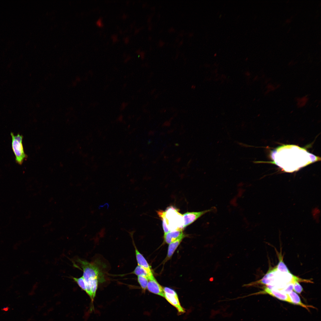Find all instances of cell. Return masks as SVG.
<instances>
[{"label":"cell","mask_w":321,"mask_h":321,"mask_svg":"<svg viewBox=\"0 0 321 321\" xmlns=\"http://www.w3.org/2000/svg\"><path fill=\"white\" fill-rule=\"evenodd\" d=\"M12 137V147L15 156V160L16 163L19 165H21L27 156L25 153L22 140L23 136L18 134L15 135L11 132L10 133Z\"/></svg>","instance_id":"4"},{"label":"cell","mask_w":321,"mask_h":321,"mask_svg":"<svg viewBox=\"0 0 321 321\" xmlns=\"http://www.w3.org/2000/svg\"><path fill=\"white\" fill-rule=\"evenodd\" d=\"M137 276H141L150 278V276L147 271L143 268L138 265L132 273Z\"/></svg>","instance_id":"14"},{"label":"cell","mask_w":321,"mask_h":321,"mask_svg":"<svg viewBox=\"0 0 321 321\" xmlns=\"http://www.w3.org/2000/svg\"><path fill=\"white\" fill-rule=\"evenodd\" d=\"M159 217L165 222L169 232L184 229L182 215L178 209L172 207H168L165 211H157Z\"/></svg>","instance_id":"3"},{"label":"cell","mask_w":321,"mask_h":321,"mask_svg":"<svg viewBox=\"0 0 321 321\" xmlns=\"http://www.w3.org/2000/svg\"><path fill=\"white\" fill-rule=\"evenodd\" d=\"M183 229L176 230L169 232L164 234V239L166 243L169 244L175 241L184 233Z\"/></svg>","instance_id":"11"},{"label":"cell","mask_w":321,"mask_h":321,"mask_svg":"<svg viewBox=\"0 0 321 321\" xmlns=\"http://www.w3.org/2000/svg\"><path fill=\"white\" fill-rule=\"evenodd\" d=\"M293 289L296 293L300 294L303 290V288L298 282L295 281L293 282Z\"/></svg>","instance_id":"18"},{"label":"cell","mask_w":321,"mask_h":321,"mask_svg":"<svg viewBox=\"0 0 321 321\" xmlns=\"http://www.w3.org/2000/svg\"><path fill=\"white\" fill-rule=\"evenodd\" d=\"M276 268L277 271L280 272L290 273L288 268L284 262L281 256L280 257L279 262Z\"/></svg>","instance_id":"16"},{"label":"cell","mask_w":321,"mask_h":321,"mask_svg":"<svg viewBox=\"0 0 321 321\" xmlns=\"http://www.w3.org/2000/svg\"><path fill=\"white\" fill-rule=\"evenodd\" d=\"M277 270L276 268L269 270L260 280L244 285L243 286L250 287L259 284L269 285H271L275 281Z\"/></svg>","instance_id":"6"},{"label":"cell","mask_w":321,"mask_h":321,"mask_svg":"<svg viewBox=\"0 0 321 321\" xmlns=\"http://www.w3.org/2000/svg\"><path fill=\"white\" fill-rule=\"evenodd\" d=\"M73 279L77 284L79 287L83 290L85 291L86 284L83 276L79 278L73 277Z\"/></svg>","instance_id":"17"},{"label":"cell","mask_w":321,"mask_h":321,"mask_svg":"<svg viewBox=\"0 0 321 321\" xmlns=\"http://www.w3.org/2000/svg\"><path fill=\"white\" fill-rule=\"evenodd\" d=\"M293 288V283H290L288 284L284 288L280 290L283 292L288 294L292 291Z\"/></svg>","instance_id":"19"},{"label":"cell","mask_w":321,"mask_h":321,"mask_svg":"<svg viewBox=\"0 0 321 321\" xmlns=\"http://www.w3.org/2000/svg\"><path fill=\"white\" fill-rule=\"evenodd\" d=\"M267 294L280 300L291 303V301L288 294L285 293L279 290L273 288L266 287L263 290L257 292L256 294Z\"/></svg>","instance_id":"8"},{"label":"cell","mask_w":321,"mask_h":321,"mask_svg":"<svg viewBox=\"0 0 321 321\" xmlns=\"http://www.w3.org/2000/svg\"><path fill=\"white\" fill-rule=\"evenodd\" d=\"M83 270V276L86 284L85 292H88L92 286L103 283L105 281L104 273L100 267L99 262H89L86 260L78 259L77 260Z\"/></svg>","instance_id":"2"},{"label":"cell","mask_w":321,"mask_h":321,"mask_svg":"<svg viewBox=\"0 0 321 321\" xmlns=\"http://www.w3.org/2000/svg\"><path fill=\"white\" fill-rule=\"evenodd\" d=\"M211 209L201 211L187 212L182 214L183 220V228L190 225L201 216L211 211Z\"/></svg>","instance_id":"7"},{"label":"cell","mask_w":321,"mask_h":321,"mask_svg":"<svg viewBox=\"0 0 321 321\" xmlns=\"http://www.w3.org/2000/svg\"><path fill=\"white\" fill-rule=\"evenodd\" d=\"M138 281L140 284L142 290L145 292L147 289L148 282V278L146 277L138 276L137 277Z\"/></svg>","instance_id":"15"},{"label":"cell","mask_w":321,"mask_h":321,"mask_svg":"<svg viewBox=\"0 0 321 321\" xmlns=\"http://www.w3.org/2000/svg\"><path fill=\"white\" fill-rule=\"evenodd\" d=\"M147 289L150 292L164 297L163 289L154 276L149 279Z\"/></svg>","instance_id":"9"},{"label":"cell","mask_w":321,"mask_h":321,"mask_svg":"<svg viewBox=\"0 0 321 321\" xmlns=\"http://www.w3.org/2000/svg\"><path fill=\"white\" fill-rule=\"evenodd\" d=\"M163 289L164 297L177 310L178 314H181L185 312V309L181 306L177 294L173 289L165 287Z\"/></svg>","instance_id":"5"},{"label":"cell","mask_w":321,"mask_h":321,"mask_svg":"<svg viewBox=\"0 0 321 321\" xmlns=\"http://www.w3.org/2000/svg\"><path fill=\"white\" fill-rule=\"evenodd\" d=\"M97 25L99 27H101L103 26V24L102 22V20L101 18H99L96 22Z\"/></svg>","instance_id":"20"},{"label":"cell","mask_w":321,"mask_h":321,"mask_svg":"<svg viewBox=\"0 0 321 321\" xmlns=\"http://www.w3.org/2000/svg\"><path fill=\"white\" fill-rule=\"evenodd\" d=\"M288 294L291 303L300 306L308 310L309 307H311V306L306 305L302 303L299 296L296 292L292 291Z\"/></svg>","instance_id":"13"},{"label":"cell","mask_w":321,"mask_h":321,"mask_svg":"<svg viewBox=\"0 0 321 321\" xmlns=\"http://www.w3.org/2000/svg\"><path fill=\"white\" fill-rule=\"evenodd\" d=\"M185 236L184 234L177 240L169 244L167 256V259H169L172 257L175 251Z\"/></svg>","instance_id":"12"},{"label":"cell","mask_w":321,"mask_h":321,"mask_svg":"<svg viewBox=\"0 0 321 321\" xmlns=\"http://www.w3.org/2000/svg\"><path fill=\"white\" fill-rule=\"evenodd\" d=\"M133 245L135 249L136 258L138 265L143 268L148 273L150 276V277L149 279L152 278L154 276L148 263L143 256L138 250L134 242Z\"/></svg>","instance_id":"10"},{"label":"cell","mask_w":321,"mask_h":321,"mask_svg":"<svg viewBox=\"0 0 321 321\" xmlns=\"http://www.w3.org/2000/svg\"><path fill=\"white\" fill-rule=\"evenodd\" d=\"M273 161L269 162L275 164L286 172H291L300 168L320 160V158L310 153L303 148L293 145H282L272 152Z\"/></svg>","instance_id":"1"}]
</instances>
